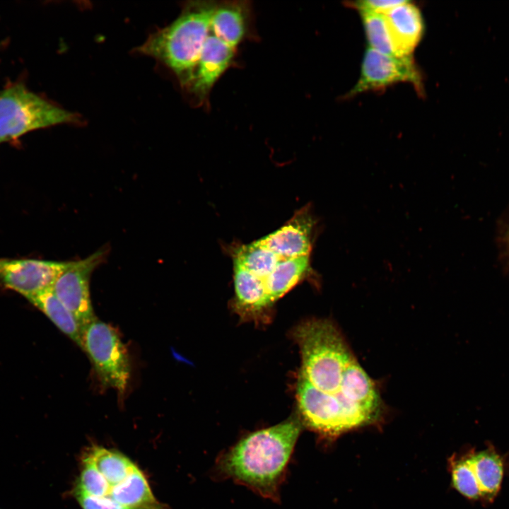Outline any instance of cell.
<instances>
[{"instance_id":"9a60e30c","label":"cell","mask_w":509,"mask_h":509,"mask_svg":"<svg viewBox=\"0 0 509 509\" xmlns=\"http://www.w3.org/2000/svg\"><path fill=\"white\" fill-rule=\"evenodd\" d=\"M82 349V329L73 314L54 295L52 288L28 299Z\"/></svg>"},{"instance_id":"8fae6325","label":"cell","mask_w":509,"mask_h":509,"mask_svg":"<svg viewBox=\"0 0 509 509\" xmlns=\"http://www.w3.org/2000/svg\"><path fill=\"white\" fill-rule=\"evenodd\" d=\"M384 16L398 55L411 56L424 32L423 19L419 7L404 1Z\"/></svg>"},{"instance_id":"5bb4252c","label":"cell","mask_w":509,"mask_h":509,"mask_svg":"<svg viewBox=\"0 0 509 509\" xmlns=\"http://www.w3.org/2000/svg\"><path fill=\"white\" fill-rule=\"evenodd\" d=\"M310 255L281 259L273 271L263 281L269 308L295 286L308 273Z\"/></svg>"},{"instance_id":"ac0fdd59","label":"cell","mask_w":509,"mask_h":509,"mask_svg":"<svg viewBox=\"0 0 509 509\" xmlns=\"http://www.w3.org/2000/svg\"><path fill=\"white\" fill-rule=\"evenodd\" d=\"M451 475L452 485L459 493L469 500H481L480 489L468 455L452 461Z\"/></svg>"},{"instance_id":"9c48e42d","label":"cell","mask_w":509,"mask_h":509,"mask_svg":"<svg viewBox=\"0 0 509 509\" xmlns=\"http://www.w3.org/2000/svg\"><path fill=\"white\" fill-rule=\"evenodd\" d=\"M236 48L229 45L210 30L204 44L187 90L200 103L204 102L223 74L232 65Z\"/></svg>"},{"instance_id":"277c9868","label":"cell","mask_w":509,"mask_h":509,"mask_svg":"<svg viewBox=\"0 0 509 509\" xmlns=\"http://www.w3.org/2000/svg\"><path fill=\"white\" fill-rule=\"evenodd\" d=\"M77 115L58 107L23 85L0 93V144L30 131L78 122Z\"/></svg>"},{"instance_id":"52a82bcc","label":"cell","mask_w":509,"mask_h":509,"mask_svg":"<svg viewBox=\"0 0 509 509\" xmlns=\"http://www.w3.org/2000/svg\"><path fill=\"white\" fill-rule=\"evenodd\" d=\"M105 255L100 249L84 259L69 262L52 286L54 295L73 314L81 329L97 318L90 300V279Z\"/></svg>"},{"instance_id":"ba28073f","label":"cell","mask_w":509,"mask_h":509,"mask_svg":"<svg viewBox=\"0 0 509 509\" xmlns=\"http://www.w3.org/2000/svg\"><path fill=\"white\" fill-rule=\"evenodd\" d=\"M69 262L0 258V281L27 299L52 288Z\"/></svg>"},{"instance_id":"e0dca14e","label":"cell","mask_w":509,"mask_h":509,"mask_svg":"<svg viewBox=\"0 0 509 509\" xmlns=\"http://www.w3.org/2000/svg\"><path fill=\"white\" fill-rule=\"evenodd\" d=\"M370 48L382 54L399 57L393 45L383 14L360 13Z\"/></svg>"},{"instance_id":"2e32d148","label":"cell","mask_w":509,"mask_h":509,"mask_svg":"<svg viewBox=\"0 0 509 509\" xmlns=\"http://www.w3.org/2000/svg\"><path fill=\"white\" fill-rule=\"evenodd\" d=\"M281 258L257 241L242 245L235 254L234 263L263 281L275 269Z\"/></svg>"},{"instance_id":"5b68a950","label":"cell","mask_w":509,"mask_h":509,"mask_svg":"<svg viewBox=\"0 0 509 509\" xmlns=\"http://www.w3.org/2000/svg\"><path fill=\"white\" fill-rule=\"evenodd\" d=\"M82 350L89 357L101 385L122 397L131 375L127 351L117 332L97 318L81 332Z\"/></svg>"},{"instance_id":"7a4b0ae2","label":"cell","mask_w":509,"mask_h":509,"mask_svg":"<svg viewBox=\"0 0 509 509\" xmlns=\"http://www.w3.org/2000/svg\"><path fill=\"white\" fill-rule=\"evenodd\" d=\"M216 2L188 1L174 21L151 34L137 52L162 62L187 87L209 34Z\"/></svg>"},{"instance_id":"4fadbf2b","label":"cell","mask_w":509,"mask_h":509,"mask_svg":"<svg viewBox=\"0 0 509 509\" xmlns=\"http://www.w3.org/2000/svg\"><path fill=\"white\" fill-rule=\"evenodd\" d=\"M481 492V500L492 503L501 488L505 464L503 457L489 446L468 454Z\"/></svg>"},{"instance_id":"30bf717a","label":"cell","mask_w":509,"mask_h":509,"mask_svg":"<svg viewBox=\"0 0 509 509\" xmlns=\"http://www.w3.org/2000/svg\"><path fill=\"white\" fill-rule=\"evenodd\" d=\"M315 221L308 209H301L284 226L257 240L281 259L310 255Z\"/></svg>"},{"instance_id":"ffe728a7","label":"cell","mask_w":509,"mask_h":509,"mask_svg":"<svg viewBox=\"0 0 509 509\" xmlns=\"http://www.w3.org/2000/svg\"><path fill=\"white\" fill-rule=\"evenodd\" d=\"M0 509H1V508H0Z\"/></svg>"},{"instance_id":"d6986e66","label":"cell","mask_w":509,"mask_h":509,"mask_svg":"<svg viewBox=\"0 0 509 509\" xmlns=\"http://www.w3.org/2000/svg\"><path fill=\"white\" fill-rule=\"evenodd\" d=\"M404 1L397 0H364L346 3L360 13H374L385 15Z\"/></svg>"},{"instance_id":"6da1fadb","label":"cell","mask_w":509,"mask_h":509,"mask_svg":"<svg viewBox=\"0 0 509 509\" xmlns=\"http://www.w3.org/2000/svg\"><path fill=\"white\" fill-rule=\"evenodd\" d=\"M301 428L300 419L291 417L249 433L220 455L215 466L216 473L264 498L277 501Z\"/></svg>"},{"instance_id":"7c38bea8","label":"cell","mask_w":509,"mask_h":509,"mask_svg":"<svg viewBox=\"0 0 509 509\" xmlns=\"http://www.w3.org/2000/svg\"><path fill=\"white\" fill-rule=\"evenodd\" d=\"M252 6L248 1L216 2L211 31L218 38L237 48L250 34Z\"/></svg>"},{"instance_id":"8992f818","label":"cell","mask_w":509,"mask_h":509,"mask_svg":"<svg viewBox=\"0 0 509 509\" xmlns=\"http://www.w3.org/2000/svg\"><path fill=\"white\" fill-rule=\"evenodd\" d=\"M422 76L411 56L394 57L368 48L363 55L361 75L356 84L346 95L380 90L398 83H411L419 95H423Z\"/></svg>"},{"instance_id":"3957f363","label":"cell","mask_w":509,"mask_h":509,"mask_svg":"<svg viewBox=\"0 0 509 509\" xmlns=\"http://www.w3.org/2000/svg\"><path fill=\"white\" fill-rule=\"evenodd\" d=\"M293 336L301 356L297 384L336 397L355 359L342 334L328 320H310L298 325Z\"/></svg>"}]
</instances>
